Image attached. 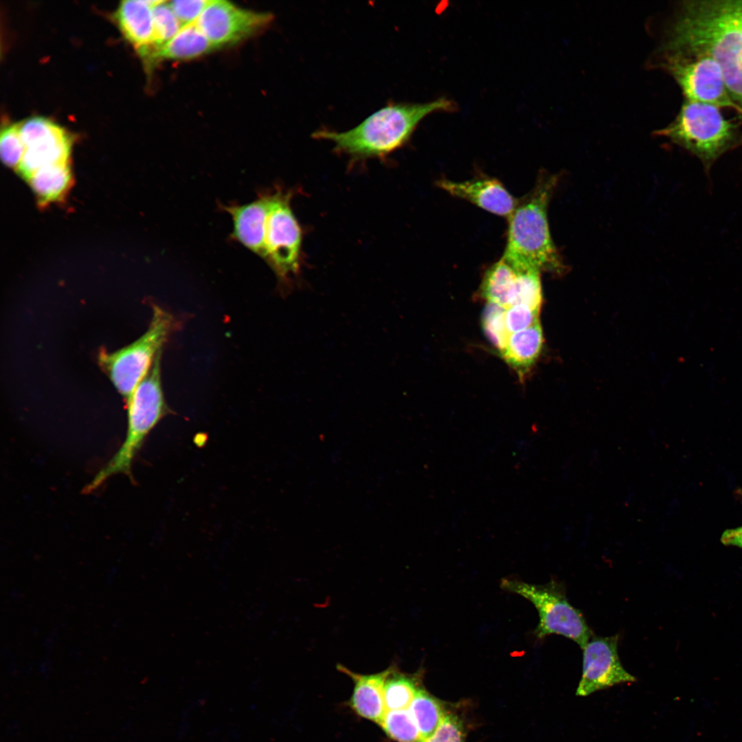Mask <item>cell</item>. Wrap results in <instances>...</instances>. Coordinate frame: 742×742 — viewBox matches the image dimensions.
<instances>
[{
	"label": "cell",
	"mask_w": 742,
	"mask_h": 742,
	"mask_svg": "<svg viewBox=\"0 0 742 742\" xmlns=\"http://www.w3.org/2000/svg\"><path fill=\"white\" fill-rule=\"evenodd\" d=\"M721 541L726 546H734L742 548V526L723 532Z\"/></svg>",
	"instance_id": "4dcf8cb0"
},
{
	"label": "cell",
	"mask_w": 742,
	"mask_h": 742,
	"mask_svg": "<svg viewBox=\"0 0 742 742\" xmlns=\"http://www.w3.org/2000/svg\"><path fill=\"white\" fill-rule=\"evenodd\" d=\"M543 342L540 322L510 334L500 356L522 379L537 360Z\"/></svg>",
	"instance_id": "e0dca14e"
},
{
	"label": "cell",
	"mask_w": 742,
	"mask_h": 742,
	"mask_svg": "<svg viewBox=\"0 0 742 742\" xmlns=\"http://www.w3.org/2000/svg\"><path fill=\"white\" fill-rule=\"evenodd\" d=\"M736 495H737L738 499L739 500H741V502H742V490L741 489L737 490L736 491Z\"/></svg>",
	"instance_id": "1f68e13d"
},
{
	"label": "cell",
	"mask_w": 742,
	"mask_h": 742,
	"mask_svg": "<svg viewBox=\"0 0 742 742\" xmlns=\"http://www.w3.org/2000/svg\"><path fill=\"white\" fill-rule=\"evenodd\" d=\"M396 742H422L419 729L409 710H387L378 723Z\"/></svg>",
	"instance_id": "cb8c5ba5"
},
{
	"label": "cell",
	"mask_w": 742,
	"mask_h": 742,
	"mask_svg": "<svg viewBox=\"0 0 742 742\" xmlns=\"http://www.w3.org/2000/svg\"><path fill=\"white\" fill-rule=\"evenodd\" d=\"M539 311L526 304H517L506 309L505 323L509 334L525 330L539 322Z\"/></svg>",
	"instance_id": "f1b7e54d"
},
{
	"label": "cell",
	"mask_w": 742,
	"mask_h": 742,
	"mask_svg": "<svg viewBox=\"0 0 742 742\" xmlns=\"http://www.w3.org/2000/svg\"><path fill=\"white\" fill-rule=\"evenodd\" d=\"M658 51L712 57L742 111V0L682 2Z\"/></svg>",
	"instance_id": "6da1fadb"
},
{
	"label": "cell",
	"mask_w": 742,
	"mask_h": 742,
	"mask_svg": "<svg viewBox=\"0 0 742 742\" xmlns=\"http://www.w3.org/2000/svg\"><path fill=\"white\" fill-rule=\"evenodd\" d=\"M509 262L515 267L517 274L508 308L517 304H526L540 310L542 302L541 271L533 266Z\"/></svg>",
	"instance_id": "7402d4cb"
},
{
	"label": "cell",
	"mask_w": 742,
	"mask_h": 742,
	"mask_svg": "<svg viewBox=\"0 0 742 742\" xmlns=\"http://www.w3.org/2000/svg\"><path fill=\"white\" fill-rule=\"evenodd\" d=\"M618 636H592L583 649V672L576 695L587 696L636 677L622 666L618 653Z\"/></svg>",
	"instance_id": "7c38bea8"
},
{
	"label": "cell",
	"mask_w": 742,
	"mask_h": 742,
	"mask_svg": "<svg viewBox=\"0 0 742 742\" xmlns=\"http://www.w3.org/2000/svg\"><path fill=\"white\" fill-rule=\"evenodd\" d=\"M73 181L69 162L44 166L27 181L42 206L65 198Z\"/></svg>",
	"instance_id": "ac0fdd59"
},
{
	"label": "cell",
	"mask_w": 742,
	"mask_h": 742,
	"mask_svg": "<svg viewBox=\"0 0 742 742\" xmlns=\"http://www.w3.org/2000/svg\"><path fill=\"white\" fill-rule=\"evenodd\" d=\"M454 109L455 104L446 98L422 104L390 102L350 130L323 128L313 137L333 142L335 151L351 161L384 158L405 144L428 114Z\"/></svg>",
	"instance_id": "7a4b0ae2"
},
{
	"label": "cell",
	"mask_w": 742,
	"mask_h": 742,
	"mask_svg": "<svg viewBox=\"0 0 742 742\" xmlns=\"http://www.w3.org/2000/svg\"><path fill=\"white\" fill-rule=\"evenodd\" d=\"M423 676L422 670L408 674L401 672L394 664L384 686L386 710H405L409 708L417 692L423 687Z\"/></svg>",
	"instance_id": "44dd1931"
},
{
	"label": "cell",
	"mask_w": 742,
	"mask_h": 742,
	"mask_svg": "<svg viewBox=\"0 0 742 742\" xmlns=\"http://www.w3.org/2000/svg\"><path fill=\"white\" fill-rule=\"evenodd\" d=\"M212 0H175L169 4L181 27L195 21Z\"/></svg>",
	"instance_id": "f546056e"
},
{
	"label": "cell",
	"mask_w": 742,
	"mask_h": 742,
	"mask_svg": "<svg viewBox=\"0 0 742 742\" xmlns=\"http://www.w3.org/2000/svg\"><path fill=\"white\" fill-rule=\"evenodd\" d=\"M174 316L159 306H153L147 330L129 345L113 352L100 350V368L126 403L146 376L170 335L176 329Z\"/></svg>",
	"instance_id": "8992f818"
},
{
	"label": "cell",
	"mask_w": 742,
	"mask_h": 742,
	"mask_svg": "<svg viewBox=\"0 0 742 742\" xmlns=\"http://www.w3.org/2000/svg\"><path fill=\"white\" fill-rule=\"evenodd\" d=\"M559 181L558 175L543 172L533 189L518 200L508 218L503 257L541 271L559 275L565 271L567 267L552 240L548 220V205Z\"/></svg>",
	"instance_id": "3957f363"
},
{
	"label": "cell",
	"mask_w": 742,
	"mask_h": 742,
	"mask_svg": "<svg viewBox=\"0 0 742 742\" xmlns=\"http://www.w3.org/2000/svg\"><path fill=\"white\" fill-rule=\"evenodd\" d=\"M516 274L515 267L502 256L486 271L480 287L481 297L508 308Z\"/></svg>",
	"instance_id": "ffe728a7"
},
{
	"label": "cell",
	"mask_w": 742,
	"mask_h": 742,
	"mask_svg": "<svg viewBox=\"0 0 742 742\" xmlns=\"http://www.w3.org/2000/svg\"><path fill=\"white\" fill-rule=\"evenodd\" d=\"M659 65L681 88L685 100L742 111L732 99L721 68L712 57L702 54H657Z\"/></svg>",
	"instance_id": "9c48e42d"
},
{
	"label": "cell",
	"mask_w": 742,
	"mask_h": 742,
	"mask_svg": "<svg viewBox=\"0 0 742 742\" xmlns=\"http://www.w3.org/2000/svg\"><path fill=\"white\" fill-rule=\"evenodd\" d=\"M271 203V191L261 192L251 203L228 205L219 204L221 210L229 214L233 220L231 238L263 259L265 255V224Z\"/></svg>",
	"instance_id": "5bb4252c"
},
{
	"label": "cell",
	"mask_w": 742,
	"mask_h": 742,
	"mask_svg": "<svg viewBox=\"0 0 742 742\" xmlns=\"http://www.w3.org/2000/svg\"><path fill=\"white\" fill-rule=\"evenodd\" d=\"M505 313V308L487 302L482 317L484 333L500 355L506 348L510 335L506 326Z\"/></svg>",
	"instance_id": "484cf974"
},
{
	"label": "cell",
	"mask_w": 742,
	"mask_h": 742,
	"mask_svg": "<svg viewBox=\"0 0 742 742\" xmlns=\"http://www.w3.org/2000/svg\"><path fill=\"white\" fill-rule=\"evenodd\" d=\"M655 133L696 156L706 170L741 142L737 126L724 117L720 108L686 100L675 119Z\"/></svg>",
	"instance_id": "5b68a950"
},
{
	"label": "cell",
	"mask_w": 742,
	"mask_h": 742,
	"mask_svg": "<svg viewBox=\"0 0 742 742\" xmlns=\"http://www.w3.org/2000/svg\"><path fill=\"white\" fill-rule=\"evenodd\" d=\"M152 3L153 1H122L115 14L125 37L150 61L155 56Z\"/></svg>",
	"instance_id": "2e32d148"
},
{
	"label": "cell",
	"mask_w": 742,
	"mask_h": 742,
	"mask_svg": "<svg viewBox=\"0 0 742 742\" xmlns=\"http://www.w3.org/2000/svg\"><path fill=\"white\" fill-rule=\"evenodd\" d=\"M393 665L381 672L366 675L355 673L342 664H337V669L347 675L354 683L348 704L357 715L376 723L380 722L387 710L384 686Z\"/></svg>",
	"instance_id": "9a60e30c"
},
{
	"label": "cell",
	"mask_w": 742,
	"mask_h": 742,
	"mask_svg": "<svg viewBox=\"0 0 742 742\" xmlns=\"http://www.w3.org/2000/svg\"><path fill=\"white\" fill-rule=\"evenodd\" d=\"M216 49L198 27L195 21L181 28L157 52L155 60H188Z\"/></svg>",
	"instance_id": "d6986e66"
},
{
	"label": "cell",
	"mask_w": 742,
	"mask_h": 742,
	"mask_svg": "<svg viewBox=\"0 0 742 742\" xmlns=\"http://www.w3.org/2000/svg\"><path fill=\"white\" fill-rule=\"evenodd\" d=\"M20 133L25 151L16 171L27 181L44 166L69 162L71 138L54 122L29 118L21 122Z\"/></svg>",
	"instance_id": "30bf717a"
},
{
	"label": "cell",
	"mask_w": 742,
	"mask_h": 742,
	"mask_svg": "<svg viewBox=\"0 0 742 742\" xmlns=\"http://www.w3.org/2000/svg\"><path fill=\"white\" fill-rule=\"evenodd\" d=\"M273 18L269 12L243 9L227 1L212 0L195 23L218 48L247 38L267 27Z\"/></svg>",
	"instance_id": "8fae6325"
},
{
	"label": "cell",
	"mask_w": 742,
	"mask_h": 742,
	"mask_svg": "<svg viewBox=\"0 0 742 742\" xmlns=\"http://www.w3.org/2000/svg\"><path fill=\"white\" fill-rule=\"evenodd\" d=\"M161 353L157 355L150 370L126 402L128 425L123 443L87 485L85 493L95 490L113 475L123 473L133 479L131 469L137 452L150 431L163 417L170 414L161 386Z\"/></svg>",
	"instance_id": "277c9868"
},
{
	"label": "cell",
	"mask_w": 742,
	"mask_h": 742,
	"mask_svg": "<svg viewBox=\"0 0 742 742\" xmlns=\"http://www.w3.org/2000/svg\"><path fill=\"white\" fill-rule=\"evenodd\" d=\"M502 589L530 601L537 609L539 622L535 635L542 639L552 634L574 641L583 649L593 636L581 612L567 600L564 587L554 581L544 585L504 578Z\"/></svg>",
	"instance_id": "ba28073f"
},
{
	"label": "cell",
	"mask_w": 742,
	"mask_h": 742,
	"mask_svg": "<svg viewBox=\"0 0 742 742\" xmlns=\"http://www.w3.org/2000/svg\"><path fill=\"white\" fill-rule=\"evenodd\" d=\"M437 186L451 196L465 199L492 214L506 217L512 214L518 199H515L497 179L481 177L464 181L447 179Z\"/></svg>",
	"instance_id": "4fadbf2b"
},
{
	"label": "cell",
	"mask_w": 742,
	"mask_h": 742,
	"mask_svg": "<svg viewBox=\"0 0 742 742\" xmlns=\"http://www.w3.org/2000/svg\"><path fill=\"white\" fill-rule=\"evenodd\" d=\"M465 735L462 719L453 712L446 711L436 730L422 742H464Z\"/></svg>",
	"instance_id": "83f0119b"
},
{
	"label": "cell",
	"mask_w": 742,
	"mask_h": 742,
	"mask_svg": "<svg viewBox=\"0 0 742 742\" xmlns=\"http://www.w3.org/2000/svg\"><path fill=\"white\" fill-rule=\"evenodd\" d=\"M409 708L422 741L436 730L447 711L444 704L423 687L418 690Z\"/></svg>",
	"instance_id": "603a6c76"
},
{
	"label": "cell",
	"mask_w": 742,
	"mask_h": 742,
	"mask_svg": "<svg viewBox=\"0 0 742 742\" xmlns=\"http://www.w3.org/2000/svg\"><path fill=\"white\" fill-rule=\"evenodd\" d=\"M152 16L155 60L158 50L171 40L182 27L175 15L169 1H153Z\"/></svg>",
	"instance_id": "d4e9b609"
},
{
	"label": "cell",
	"mask_w": 742,
	"mask_h": 742,
	"mask_svg": "<svg viewBox=\"0 0 742 742\" xmlns=\"http://www.w3.org/2000/svg\"><path fill=\"white\" fill-rule=\"evenodd\" d=\"M25 151L20 133V122L4 127L0 136V154L3 163L17 170Z\"/></svg>",
	"instance_id": "4316f807"
},
{
	"label": "cell",
	"mask_w": 742,
	"mask_h": 742,
	"mask_svg": "<svg viewBox=\"0 0 742 742\" xmlns=\"http://www.w3.org/2000/svg\"><path fill=\"white\" fill-rule=\"evenodd\" d=\"M293 192L281 188L271 191L265 224L263 259L275 273L285 294L298 282L302 267V232L292 210Z\"/></svg>",
	"instance_id": "52a82bcc"
}]
</instances>
